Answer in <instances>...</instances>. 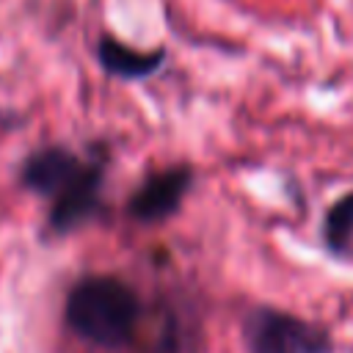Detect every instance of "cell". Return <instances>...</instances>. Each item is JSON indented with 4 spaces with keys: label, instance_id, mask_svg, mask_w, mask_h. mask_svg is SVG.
I'll list each match as a JSON object with an SVG mask.
<instances>
[{
    "label": "cell",
    "instance_id": "6da1fadb",
    "mask_svg": "<svg viewBox=\"0 0 353 353\" xmlns=\"http://www.w3.org/2000/svg\"><path fill=\"white\" fill-rule=\"evenodd\" d=\"M22 182L50 199V226L72 232L99 210L102 160H85L61 146L39 149L25 160Z\"/></svg>",
    "mask_w": 353,
    "mask_h": 353
},
{
    "label": "cell",
    "instance_id": "7a4b0ae2",
    "mask_svg": "<svg viewBox=\"0 0 353 353\" xmlns=\"http://www.w3.org/2000/svg\"><path fill=\"white\" fill-rule=\"evenodd\" d=\"M138 317V295L116 276L80 279L66 298L69 328L99 347H119L130 342Z\"/></svg>",
    "mask_w": 353,
    "mask_h": 353
},
{
    "label": "cell",
    "instance_id": "3957f363",
    "mask_svg": "<svg viewBox=\"0 0 353 353\" xmlns=\"http://www.w3.org/2000/svg\"><path fill=\"white\" fill-rule=\"evenodd\" d=\"M243 336L251 353H331L334 350L325 328L273 306L251 309L243 323Z\"/></svg>",
    "mask_w": 353,
    "mask_h": 353
},
{
    "label": "cell",
    "instance_id": "277c9868",
    "mask_svg": "<svg viewBox=\"0 0 353 353\" xmlns=\"http://www.w3.org/2000/svg\"><path fill=\"white\" fill-rule=\"evenodd\" d=\"M193 182V171L188 165H174L165 171H157L141 182V188L130 196V215L141 223L152 221H165L174 215Z\"/></svg>",
    "mask_w": 353,
    "mask_h": 353
},
{
    "label": "cell",
    "instance_id": "5b68a950",
    "mask_svg": "<svg viewBox=\"0 0 353 353\" xmlns=\"http://www.w3.org/2000/svg\"><path fill=\"white\" fill-rule=\"evenodd\" d=\"M97 58L108 74H116L121 80H141L160 69V63L165 61V50L160 47V50L141 52V50L121 44L113 36H102L97 41Z\"/></svg>",
    "mask_w": 353,
    "mask_h": 353
},
{
    "label": "cell",
    "instance_id": "8992f818",
    "mask_svg": "<svg viewBox=\"0 0 353 353\" xmlns=\"http://www.w3.org/2000/svg\"><path fill=\"white\" fill-rule=\"evenodd\" d=\"M323 243L331 254H347L353 245V190L339 196L323 221Z\"/></svg>",
    "mask_w": 353,
    "mask_h": 353
}]
</instances>
